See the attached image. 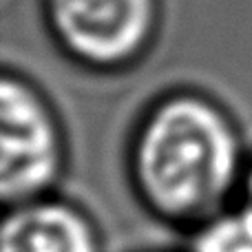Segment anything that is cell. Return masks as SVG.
I'll return each instance as SVG.
<instances>
[{
  "label": "cell",
  "mask_w": 252,
  "mask_h": 252,
  "mask_svg": "<svg viewBox=\"0 0 252 252\" xmlns=\"http://www.w3.org/2000/svg\"><path fill=\"white\" fill-rule=\"evenodd\" d=\"M0 252H102V239L82 210L40 197L9 206L0 228Z\"/></svg>",
  "instance_id": "cell-4"
},
{
  "label": "cell",
  "mask_w": 252,
  "mask_h": 252,
  "mask_svg": "<svg viewBox=\"0 0 252 252\" xmlns=\"http://www.w3.org/2000/svg\"><path fill=\"white\" fill-rule=\"evenodd\" d=\"M51 20L60 40L91 62L130 58L153 25V0H51Z\"/></svg>",
  "instance_id": "cell-3"
},
{
  "label": "cell",
  "mask_w": 252,
  "mask_h": 252,
  "mask_svg": "<svg viewBox=\"0 0 252 252\" xmlns=\"http://www.w3.org/2000/svg\"><path fill=\"white\" fill-rule=\"evenodd\" d=\"M0 106V195L7 206L40 199L60 170V144L53 120L42 100L13 78L2 80Z\"/></svg>",
  "instance_id": "cell-2"
},
{
  "label": "cell",
  "mask_w": 252,
  "mask_h": 252,
  "mask_svg": "<svg viewBox=\"0 0 252 252\" xmlns=\"http://www.w3.org/2000/svg\"><path fill=\"white\" fill-rule=\"evenodd\" d=\"M239 148L217 109L175 97L148 118L133 155L135 186L155 217L199 226L221 213L237 182Z\"/></svg>",
  "instance_id": "cell-1"
},
{
  "label": "cell",
  "mask_w": 252,
  "mask_h": 252,
  "mask_svg": "<svg viewBox=\"0 0 252 252\" xmlns=\"http://www.w3.org/2000/svg\"><path fill=\"white\" fill-rule=\"evenodd\" d=\"M186 252H252V208L241 204L201 221Z\"/></svg>",
  "instance_id": "cell-5"
},
{
  "label": "cell",
  "mask_w": 252,
  "mask_h": 252,
  "mask_svg": "<svg viewBox=\"0 0 252 252\" xmlns=\"http://www.w3.org/2000/svg\"><path fill=\"white\" fill-rule=\"evenodd\" d=\"M244 204L252 208V168H250L248 177H246V186H244Z\"/></svg>",
  "instance_id": "cell-6"
}]
</instances>
